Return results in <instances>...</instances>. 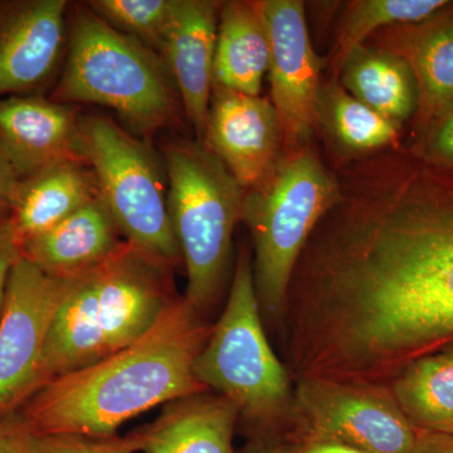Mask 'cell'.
<instances>
[{
    "label": "cell",
    "instance_id": "12",
    "mask_svg": "<svg viewBox=\"0 0 453 453\" xmlns=\"http://www.w3.org/2000/svg\"><path fill=\"white\" fill-rule=\"evenodd\" d=\"M282 134L273 101L213 83L205 148L249 190L280 160Z\"/></svg>",
    "mask_w": 453,
    "mask_h": 453
},
{
    "label": "cell",
    "instance_id": "26",
    "mask_svg": "<svg viewBox=\"0 0 453 453\" xmlns=\"http://www.w3.org/2000/svg\"><path fill=\"white\" fill-rule=\"evenodd\" d=\"M35 453H136L127 436L50 434L35 437Z\"/></svg>",
    "mask_w": 453,
    "mask_h": 453
},
{
    "label": "cell",
    "instance_id": "32",
    "mask_svg": "<svg viewBox=\"0 0 453 453\" xmlns=\"http://www.w3.org/2000/svg\"><path fill=\"white\" fill-rule=\"evenodd\" d=\"M292 453H365L342 443L326 442V441H305Z\"/></svg>",
    "mask_w": 453,
    "mask_h": 453
},
{
    "label": "cell",
    "instance_id": "23",
    "mask_svg": "<svg viewBox=\"0 0 453 453\" xmlns=\"http://www.w3.org/2000/svg\"><path fill=\"white\" fill-rule=\"evenodd\" d=\"M449 3L445 0H359L349 9L335 44L333 67L342 70L349 55L363 46L372 33L386 27L414 25L434 17Z\"/></svg>",
    "mask_w": 453,
    "mask_h": 453
},
{
    "label": "cell",
    "instance_id": "3",
    "mask_svg": "<svg viewBox=\"0 0 453 453\" xmlns=\"http://www.w3.org/2000/svg\"><path fill=\"white\" fill-rule=\"evenodd\" d=\"M172 270L124 241L96 266L68 276L42 356L38 390L142 338L178 299Z\"/></svg>",
    "mask_w": 453,
    "mask_h": 453
},
{
    "label": "cell",
    "instance_id": "8",
    "mask_svg": "<svg viewBox=\"0 0 453 453\" xmlns=\"http://www.w3.org/2000/svg\"><path fill=\"white\" fill-rule=\"evenodd\" d=\"M80 151L125 241L169 266L179 264L166 175L150 145L111 119L91 116L80 120Z\"/></svg>",
    "mask_w": 453,
    "mask_h": 453
},
{
    "label": "cell",
    "instance_id": "2",
    "mask_svg": "<svg viewBox=\"0 0 453 453\" xmlns=\"http://www.w3.org/2000/svg\"><path fill=\"white\" fill-rule=\"evenodd\" d=\"M211 330L204 315L178 297L138 342L44 384L20 413L35 436H116L157 405L208 392L193 365Z\"/></svg>",
    "mask_w": 453,
    "mask_h": 453
},
{
    "label": "cell",
    "instance_id": "9",
    "mask_svg": "<svg viewBox=\"0 0 453 453\" xmlns=\"http://www.w3.org/2000/svg\"><path fill=\"white\" fill-rule=\"evenodd\" d=\"M292 427L306 441L342 443L365 453H411L416 428L389 387L303 378L294 381Z\"/></svg>",
    "mask_w": 453,
    "mask_h": 453
},
{
    "label": "cell",
    "instance_id": "19",
    "mask_svg": "<svg viewBox=\"0 0 453 453\" xmlns=\"http://www.w3.org/2000/svg\"><path fill=\"white\" fill-rule=\"evenodd\" d=\"M270 65V44L256 2H226L220 8L214 83L258 96Z\"/></svg>",
    "mask_w": 453,
    "mask_h": 453
},
{
    "label": "cell",
    "instance_id": "27",
    "mask_svg": "<svg viewBox=\"0 0 453 453\" xmlns=\"http://www.w3.org/2000/svg\"><path fill=\"white\" fill-rule=\"evenodd\" d=\"M426 159L453 170V103L434 116L425 142Z\"/></svg>",
    "mask_w": 453,
    "mask_h": 453
},
{
    "label": "cell",
    "instance_id": "24",
    "mask_svg": "<svg viewBox=\"0 0 453 453\" xmlns=\"http://www.w3.org/2000/svg\"><path fill=\"white\" fill-rule=\"evenodd\" d=\"M323 109L334 135L350 150H377L398 138V125L372 111L335 83L326 91L323 89Z\"/></svg>",
    "mask_w": 453,
    "mask_h": 453
},
{
    "label": "cell",
    "instance_id": "17",
    "mask_svg": "<svg viewBox=\"0 0 453 453\" xmlns=\"http://www.w3.org/2000/svg\"><path fill=\"white\" fill-rule=\"evenodd\" d=\"M98 196L96 177L83 159L52 164L22 179L9 211L20 249Z\"/></svg>",
    "mask_w": 453,
    "mask_h": 453
},
{
    "label": "cell",
    "instance_id": "4",
    "mask_svg": "<svg viewBox=\"0 0 453 453\" xmlns=\"http://www.w3.org/2000/svg\"><path fill=\"white\" fill-rule=\"evenodd\" d=\"M247 244L238 253L222 315L193 365L196 380L234 405L252 438L294 422V380L268 340Z\"/></svg>",
    "mask_w": 453,
    "mask_h": 453
},
{
    "label": "cell",
    "instance_id": "14",
    "mask_svg": "<svg viewBox=\"0 0 453 453\" xmlns=\"http://www.w3.org/2000/svg\"><path fill=\"white\" fill-rule=\"evenodd\" d=\"M220 8L210 0H177L159 50L202 145L210 120Z\"/></svg>",
    "mask_w": 453,
    "mask_h": 453
},
{
    "label": "cell",
    "instance_id": "15",
    "mask_svg": "<svg viewBox=\"0 0 453 453\" xmlns=\"http://www.w3.org/2000/svg\"><path fill=\"white\" fill-rule=\"evenodd\" d=\"M0 146L20 179L52 164L83 159L76 111L41 95L0 98Z\"/></svg>",
    "mask_w": 453,
    "mask_h": 453
},
{
    "label": "cell",
    "instance_id": "20",
    "mask_svg": "<svg viewBox=\"0 0 453 453\" xmlns=\"http://www.w3.org/2000/svg\"><path fill=\"white\" fill-rule=\"evenodd\" d=\"M340 73L351 96L398 127L416 110V77L403 57L393 50L363 44L349 55Z\"/></svg>",
    "mask_w": 453,
    "mask_h": 453
},
{
    "label": "cell",
    "instance_id": "29",
    "mask_svg": "<svg viewBox=\"0 0 453 453\" xmlns=\"http://www.w3.org/2000/svg\"><path fill=\"white\" fill-rule=\"evenodd\" d=\"M20 257V247L14 234L11 214L0 213V316L4 305L9 276Z\"/></svg>",
    "mask_w": 453,
    "mask_h": 453
},
{
    "label": "cell",
    "instance_id": "5",
    "mask_svg": "<svg viewBox=\"0 0 453 453\" xmlns=\"http://www.w3.org/2000/svg\"><path fill=\"white\" fill-rule=\"evenodd\" d=\"M178 92L163 59L89 7L74 9L64 73L50 100L115 110L149 138L174 120Z\"/></svg>",
    "mask_w": 453,
    "mask_h": 453
},
{
    "label": "cell",
    "instance_id": "10",
    "mask_svg": "<svg viewBox=\"0 0 453 453\" xmlns=\"http://www.w3.org/2000/svg\"><path fill=\"white\" fill-rule=\"evenodd\" d=\"M67 288L68 276L47 275L22 255L14 265L0 316V419L37 392L47 336Z\"/></svg>",
    "mask_w": 453,
    "mask_h": 453
},
{
    "label": "cell",
    "instance_id": "6",
    "mask_svg": "<svg viewBox=\"0 0 453 453\" xmlns=\"http://www.w3.org/2000/svg\"><path fill=\"white\" fill-rule=\"evenodd\" d=\"M340 192L338 179L303 148L280 157L262 183L246 190L242 220L251 232L256 294L275 329L301 252Z\"/></svg>",
    "mask_w": 453,
    "mask_h": 453
},
{
    "label": "cell",
    "instance_id": "25",
    "mask_svg": "<svg viewBox=\"0 0 453 453\" xmlns=\"http://www.w3.org/2000/svg\"><path fill=\"white\" fill-rule=\"evenodd\" d=\"M177 0H96L88 7L125 35L159 52Z\"/></svg>",
    "mask_w": 453,
    "mask_h": 453
},
{
    "label": "cell",
    "instance_id": "28",
    "mask_svg": "<svg viewBox=\"0 0 453 453\" xmlns=\"http://www.w3.org/2000/svg\"><path fill=\"white\" fill-rule=\"evenodd\" d=\"M35 437L20 411L0 419V453H35Z\"/></svg>",
    "mask_w": 453,
    "mask_h": 453
},
{
    "label": "cell",
    "instance_id": "21",
    "mask_svg": "<svg viewBox=\"0 0 453 453\" xmlns=\"http://www.w3.org/2000/svg\"><path fill=\"white\" fill-rule=\"evenodd\" d=\"M388 387L417 431L453 434V344L414 360Z\"/></svg>",
    "mask_w": 453,
    "mask_h": 453
},
{
    "label": "cell",
    "instance_id": "30",
    "mask_svg": "<svg viewBox=\"0 0 453 453\" xmlns=\"http://www.w3.org/2000/svg\"><path fill=\"white\" fill-rule=\"evenodd\" d=\"M22 179L0 146V213L11 211Z\"/></svg>",
    "mask_w": 453,
    "mask_h": 453
},
{
    "label": "cell",
    "instance_id": "11",
    "mask_svg": "<svg viewBox=\"0 0 453 453\" xmlns=\"http://www.w3.org/2000/svg\"><path fill=\"white\" fill-rule=\"evenodd\" d=\"M270 44L271 94L282 138L303 148L320 121L321 61L312 49L305 5L299 0L256 2Z\"/></svg>",
    "mask_w": 453,
    "mask_h": 453
},
{
    "label": "cell",
    "instance_id": "31",
    "mask_svg": "<svg viewBox=\"0 0 453 453\" xmlns=\"http://www.w3.org/2000/svg\"><path fill=\"white\" fill-rule=\"evenodd\" d=\"M411 453H453V434L418 431Z\"/></svg>",
    "mask_w": 453,
    "mask_h": 453
},
{
    "label": "cell",
    "instance_id": "1",
    "mask_svg": "<svg viewBox=\"0 0 453 453\" xmlns=\"http://www.w3.org/2000/svg\"><path fill=\"white\" fill-rule=\"evenodd\" d=\"M340 188L292 273L283 363L292 380L388 387L453 344V180L388 159Z\"/></svg>",
    "mask_w": 453,
    "mask_h": 453
},
{
    "label": "cell",
    "instance_id": "13",
    "mask_svg": "<svg viewBox=\"0 0 453 453\" xmlns=\"http://www.w3.org/2000/svg\"><path fill=\"white\" fill-rule=\"evenodd\" d=\"M65 0L0 2V98L35 95L65 43Z\"/></svg>",
    "mask_w": 453,
    "mask_h": 453
},
{
    "label": "cell",
    "instance_id": "22",
    "mask_svg": "<svg viewBox=\"0 0 453 453\" xmlns=\"http://www.w3.org/2000/svg\"><path fill=\"white\" fill-rule=\"evenodd\" d=\"M399 50L412 68L419 98L431 116L453 103V18L414 33Z\"/></svg>",
    "mask_w": 453,
    "mask_h": 453
},
{
    "label": "cell",
    "instance_id": "18",
    "mask_svg": "<svg viewBox=\"0 0 453 453\" xmlns=\"http://www.w3.org/2000/svg\"><path fill=\"white\" fill-rule=\"evenodd\" d=\"M101 196L20 249L22 257L50 276L82 273L110 257L125 240Z\"/></svg>",
    "mask_w": 453,
    "mask_h": 453
},
{
    "label": "cell",
    "instance_id": "33",
    "mask_svg": "<svg viewBox=\"0 0 453 453\" xmlns=\"http://www.w3.org/2000/svg\"><path fill=\"white\" fill-rule=\"evenodd\" d=\"M240 453H292L277 443L273 438H251L249 445Z\"/></svg>",
    "mask_w": 453,
    "mask_h": 453
},
{
    "label": "cell",
    "instance_id": "16",
    "mask_svg": "<svg viewBox=\"0 0 453 453\" xmlns=\"http://www.w3.org/2000/svg\"><path fill=\"white\" fill-rule=\"evenodd\" d=\"M237 425L234 405L208 390L164 405L154 422L127 438L136 453H235Z\"/></svg>",
    "mask_w": 453,
    "mask_h": 453
},
{
    "label": "cell",
    "instance_id": "7",
    "mask_svg": "<svg viewBox=\"0 0 453 453\" xmlns=\"http://www.w3.org/2000/svg\"><path fill=\"white\" fill-rule=\"evenodd\" d=\"M164 159L170 222L187 270L184 297L205 315L225 288L246 189L199 142L169 145Z\"/></svg>",
    "mask_w": 453,
    "mask_h": 453
}]
</instances>
